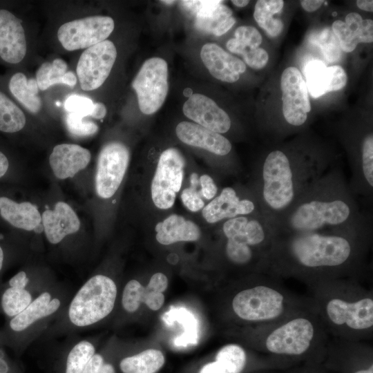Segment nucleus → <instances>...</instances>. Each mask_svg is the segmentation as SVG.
Wrapping results in <instances>:
<instances>
[{
    "label": "nucleus",
    "instance_id": "f257e3e1",
    "mask_svg": "<svg viewBox=\"0 0 373 373\" xmlns=\"http://www.w3.org/2000/svg\"><path fill=\"white\" fill-rule=\"evenodd\" d=\"M372 243V226L274 234L265 273L306 285L363 276Z\"/></svg>",
    "mask_w": 373,
    "mask_h": 373
},
{
    "label": "nucleus",
    "instance_id": "f03ea898",
    "mask_svg": "<svg viewBox=\"0 0 373 373\" xmlns=\"http://www.w3.org/2000/svg\"><path fill=\"white\" fill-rule=\"evenodd\" d=\"M372 224L361 210L343 169L334 166L296 203L271 224L274 234L334 231Z\"/></svg>",
    "mask_w": 373,
    "mask_h": 373
},
{
    "label": "nucleus",
    "instance_id": "7ed1b4c3",
    "mask_svg": "<svg viewBox=\"0 0 373 373\" xmlns=\"http://www.w3.org/2000/svg\"><path fill=\"white\" fill-rule=\"evenodd\" d=\"M334 166L332 159L316 153L270 151L253 174L251 190L262 216L274 224Z\"/></svg>",
    "mask_w": 373,
    "mask_h": 373
},
{
    "label": "nucleus",
    "instance_id": "20e7f679",
    "mask_svg": "<svg viewBox=\"0 0 373 373\" xmlns=\"http://www.w3.org/2000/svg\"><path fill=\"white\" fill-rule=\"evenodd\" d=\"M245 336L258 352L296 365L322 364L330 337L314 303L276 322L247 327Z\"/></svg>",
    "mask_w": 373,
    "mask_h": 373
},
{
    "label": "nucleus",
    "instance_id": "39448f33",
    "mask_svg": "<svg viewBox=\"0 0 373 373\" xmlns=\"http://www.w3.org/2000/svg\"><path fill=\"white\" fill-rule=\"evenodd\" d=\"M358 278L319 281L307 285L330 337L352 341L373 338V291Z\"/></svg>",
    "mask_w": 373,
    "mask_h": 373
},
{
    "label": "nucleus",
    "instance_id": "423d86ee",
    "mask_svg": "<svg viewBox=\"0 0 373 373\" xmlns=\"http://www.w3.org/2000/svg\"><path fill=\"white\" fill-rule=\"evenodd\" d=\"M46 23L41 42L56 54L76 53L102 42L115 30L114 19L82 1L43 3Z\"/></svg>",
    "mask_w": 373,
    "mask_h": 373
},
{
    "label": "nucleus",
    "instance_id": "0eeeda50",
    "mask_svg": "<svg viewBox=\"0 0 373 373\" xmlns=\"http://www.w3.org/2000/svg\"><path fill=\"white\" fill-rule=\"evenodd\" d=\"M230 298L229 309L236 321L254 327L276 322L313 305L309 297L289 290L282 279L266 274H249Z\"/></svg>",
    "mask_w": 373,
    "mask_h": 373
},
{
    "label": "nucleus",
    "instance_id": "6e6552de",
    "mask_svg": "<svg viewBox=\"0 0 373 373\" xmlns=\"http://www.w3.org/2000/svg\"><path fill=\"white\" fill-rule=\"evenodd\" d=\"M39 24L32 4L0 1V65L28 69L41 63Z\"/></svg>",
    "mask_w": 373,
    "mask_h": 373
},
{
    "label": "nucleus",
    "instance_id": "1a4fd4ad",
    "mask_svg": "<svg viewBox=\"0 0 373 373\" xmlns=\"http://www.w3.org/2000/svg\"><path fill=\"white\" fill-rule=\"evenodd\" d=\"M117 57V47L109 38L77 54L70 67L77 78L74 93L93 100L108 79Z\"/></svg>",
    "mask_w": 373,
    "mask_h": 373
},
{
    "label": "nucleus",
    "instance_id": "9d476101",
    "mask_svg": "<svg viewBox=\"0 0 373 373\" xmlns=\"http://www.w3.org/2000/svg\"><path fill=\"white\" fill-rule=\"evenodd\" d=\"M116 296L117 287L111 278L104 275L93 276L70 303V322L77 327H86L99 321L112 312Z\"/></svg>",
    "mask_w": 373,
    "mask_h": 373
},
{
    "label": "nucleus",
    "instance_id": "9b49d317",
    "mask_svg": "<svg viewBox=\"0 0 373 373\" xmlns=\"http://www.w3.org/2000/svg\"><path fill=\"white\" fill-rule=\"evenodd\" d=\"M168 66L160 57L146 60L131 82L140 111L145 115L157 112L164 104L168 91Z\"/></svg>",
    "mask_w": 373,
    "mask_h": 373
},
{
    "label": "nucleus",
    "instance_id": "f8f14e48",
    "mask_svg": "<svg viewBox=\"0 0 373 373\" xmlns=\"http://www.w3.org/2000/svg\"><path fill=\"white\" fill-rule=\"evenodd\" d=\"M322 365L336 373H373L372 345L329 337Z\"/></svg>",
    "mask_w": 373,
    "mask_h": 373
},
{
    "label": "nucleus",
    "instance_id": "ddd939ff",
    "mask_svg": "<svg viewBox=\"0 0 373 373\" xmlns=\"http://www.w3.org/2000/svg\"><path fill=\"white\" fill-rule=\"evenodd\" d=\"M185 160L177 149L169 148L160 155L151 182V194L153 204L160 209L173 207L180 191Z\"/></svg>",
    "mask_w": 373,
    "mask_h": 373
},
{
    "label": "nucleus",
    "instance_id": "4468645a",
    "mask_svg": "<svg viewBox=\"0 0 373 373\" xmlns=\"http://www.w3.org/2000/svg\"><path fill=\"white\" fill-rule=\"evenodd\" d=\"M0 77L12 97L32 119L47 117L55 111L28 69H6Z\"/></svg>",
    "mask_w": 373,
    "mask_h": 373
},
{
    "label": "nucleus",
    "instance_id": "2eb2a0df",
    "mask_svg": "<svg viewBox=\"0 0 373 373\" xmlns=\"http://www.w3.org/2000/svg\"><path fill=\"white\" fill-rule=\"evenodd\" d=\"M130 160L128 148L122 142L104 144L98 155L95 190L102 198L112 197L120 186Z\"/></svg>",
    "mask_w": 373,
    "mask_h": 373
},
{
    "label": "nucleus",
    "instance_id": "dca6fc26",
    "mask_svg": "<svg viewBox=\"0 0 373 373\" xmlns=\"http://www.w3.org/2000/svg\"><path fill=\"white\" fill-rule=\"evenodd\" d=\"M283 114L288 124L298 127L307 119L311 111L308 90L300 70L288 67L281 75Z\"/></svg>",
    "mask_w": 373,
    "mask_h": 373
},
{
    "label": "nucleus",
    "instance_id": "f3484780",
    "mask_svg": "<svg viewBox=\"0 0 373 373\" xmlns=\"http://www.w3.org/2000/svg\"><path fill=\"white\" fill-rule=\"evenodd\" d=\"M202 213L211 224L242 216H262L254 192L240 196L238 190L231 186L223 188L218 195L204 207Z\"/></svg>",
    "mask_w": 373,
    "mask_h": 373
},
{
    "label": "nucleus",
    "instance_id": "a211bd4d",
    "mask_svg": "<svg viewBox=\"0 0 373 373\" xmlns=\"http://www.w3.org/2000/svg\"><path fill=\"white\" fill-rule=\"evenodd\" d=\"M189 119L210 131L222 134L229 131L231 121L228 114L209 97L194 93L182 108Z\"/></svg>",
    "mask_w": 373,
    "mask_h": 373
},
{
    "label": "nucleus",
    "instance_id": "6ab92c4d",
    "mask_svg": "<svg viewBox=\"0 0 373 373\" xmlns=\"http://www.w3.org/2000/svg\"><path fill=\"white\" fill-rule=\"evenodd\" d=\"M304 73L307 90L314 98L342 89L347 81V74L341 66L327 67L318 59L309 61L305 67Z\"/></svg>",
    "mask_w": 373,
    "mask_h": 373
},
{
    "label": "nucleus",
    "instance_id": "aec40b11",
    "mask_svg": "<svg viewBox=\"0 0 373 373\" xmlns=\"http://www.w3.org/2000/svg\"><path fill=\"white\" fill-rule=\"evenodd\" d=\"M200 57L210 74L222 82L233 83L246 70V65L241 59L215 43L205 44L201 48Z\"/></svg>",
    "mask_w": 373,
    "mask_h": 373
},
{
    "label": "nucleus",
    "instance_id": "412c9836",
    "mask_svg": "<svg viewBox=\"0 0 373 373\" xmlns=\"http://www.w3.org/2000/svg\"><path fill=\"white\" fill-rule=\"evenodd\" d=\"M175 133L183 143L204 149L218 156L227 155L232 149L230 141L222 134L195 123L181 122L177 125Z\"/></svg>",
    "mask_w": 373,
    "mask_h": 373
},
{
    "label": "nucleus",
    "instance_id": "4be33fe9",
    "mask_svg": "<svg viewBox=\"0 0 373 373\" xmlns=\"http://www.w3.org/2000/svg\"><path fill=\"white\" fill-rule=\"evenodd\" d=\"M88 149L71 143L55 145L49 156V164L55 175L61 180L73 177L89 164Z\"/></svg>",
    "mask_w": 373,
    "mask_h": 373
},
{
    "label": "nucleus",
    "instance_id": "5701e85b",
    "mask_svg": "<svg viewBox=\"0 0 373 373\" xmlns=\"http://www.w3.org/2000/svg\"><path fill=\"white\" fill-rule=\"evenodd\" d=\"M44 232L52 244L60 242L66 236L76 233L80 227L79 219L64 202H58L53 209H46L41 216Z\"/></svg>",
    "mask_w": 373,
    "mask_h": 373
},
{
    "label": "nucleus",
    "instance_id": "b1692460",
    "mask_svg": "<svg viewBox=\"0 0 373 373\" xmlns=\"http://www.w3.org/2000/svg\"><path fill=\"white\" fill-rule=\"evenodd\" d=\"M35 78L41 93L55 87H64L75 93L77 78L68 64L61 57L42 60L35 72Z\"/></svg>",
    "mask_w": 373,
    "mask_h": 373
},
{
    "label": "nucleus",
    "instance_id": "393cba45",
    "mask_svg": "<svg viewBox=\"0 0 373 373\" xmlns=\"http://www.w3.org/2000/svg\"><path fill=\"white\" fill-rule=\"evenodd\" d=\"M222 1H181L183 7L195 17V26L200 30L213 35L218 27L232 17L231 10Z\"/></svg>",
    "mask_w": 373,
    "mask_h": 373
},
{
    "label": "nucleus",
    "instance_id": "a878e982",
    "mask_svg": "<svg viewBox=\"0 0 373 373\" xmlns=\"http://www.w3.org/2000/svg\"><path fill=\"white\" fill-rule=\"evenodd\" d=\"M156 240L164 245L181 241H195L200 237V229L193 221L172 214L155 226Z\"/></svg>",
    "mask_w": 373,
    "mask_h": 373
},
{
    "label": "nucleus",
    "instance_id": "bb28decb",
    "mask_svg": "<svg viewBox=\"0 0 373 373\" xmlns=\"http://www.w3.org/2000/svg\"><path fill=\"white\" fill-rule=\"evenodd\" d=\"M249 363V357L245 348L229 343L222 347L215 360L203 365L199 373H243Z\"/></svg>",
    "mask_w": 373,
    "mask_h": 373
},
{
    "label": "nucleus",
    "instance_id": "cd10ccee",
    "mask_svg": "<svg viewBox=\"0 0 373 373\" xmlns=\"http://www.w3.org/2000/svg\"><path fill=\"white\" fill-rule=\"evenodd\" d=\"M0 214L12 226L26 231L36 229L41 221L36 206L29 202L17 203L6 197H0Z\"/></svg>",
    "mask_w": 373,
    "mask_h": 373
},
{
    "label": "nucleus",
    "instance_id": "c85d7f7f",
    "mask_svg": "<svg viewBox=\"0 0 373 373\" xmlns=\"http://www.w3.org/2000/svg\"><path fill=\"white\" fill-rule=\"evenodd\" d=\"M31 119L12 97L0 77V132L18 134L26 129Z\"/></svg>",
    "mask_w": 373,
    "mask_h": 373
},
{
    "label": "nucleus",
    "instance_id": "c756f323",
    "mask_svg": "<svg viewBox=\"0 0 373 373\" xmlns=\"http://www.w3.org/2000/svg\"><path fill=\"white\" fill-rule=\"evenodd\" d=\"M60 306L58 298L51 300L48 292H44L20 314L11 318L9 327L11 330L19 332L27 329L37 320L48 316L55 313Z\"/></svg>",
    "mask_w": 373,
    "mask_h": 373
},
{
    "label": "nucleus",
    "instance_id": "7c9ffc66",
    "mask_svg": "<svg viewBox=\"0 0 373 373\" xmlns=\"http://www.w3.org/2000/svg\"><path fill=\"white\" fill-rule=\"evenodd\" d=\"M283 6L284 1L282 0H258L256 3L254 19L270 37L278 36L283 29V21L273 17L282 10Z\"/></svg>",
    "mask_w": 373,
    "mask_h": 373
},
{
    "label": "nucleus",
    "instance_id": "2f4dec72",
    "mask_svg": "<svg viewBox=\"0 0 373 373\" xmlns=\"http://www.w3.org/2000/svg\"><path fill=\"white\" fill-rule=\"evenodd\" d=\"M162 352L148 349L137 354L124 358L119 367L123 373H155L164 364Z\"/></svg>",
    "mask_w": 373,
    "mask_h": 373
},
{
    "label": "nucleus",
    "instance_id": "473e14b6",
    "mask_svg": "<svg viewBox=\"0 0 373 373\" xmlns=\"http://www.w3.org/2000/svg\"><path fill=\"white\" fill-rule=\"evenodd\" d=\"M168 286V279L162 273L153 274L146 287H140V302L144 303L151 310L161 308L164 302L163 291Z\"/></svg>",
    "mask_w": 373,
    "mask_h": 373
},
{
    "label": "nucleus",
    "instance_id": "72a5a7b5",
    "mask_svg": "<svg viewBox=\"0 0 373 373\" xmlns=\"http://www.w3.org/2000/svg\"><path fill=\"white\" fill-rule=\"evenodd\" d=\"M31 302L32 296L28 290L10 286L1 298L2 310L10 318L22 312Z\"/></svg>",
    "mask_w": 373,
    "mask_h": 373
},
{
    "label": "nucleus",
    "instance_id": "f704fd0d",
    "mask_svg": "<svg viewBox=\"0 0 373 373\" xmlns=\"http://www.w3.org/2000/svg\"><path fill=\"white\" fill-rule=\"evenodd\" d=\"M227 48L231 52L242 56L245 62L254 69L264 68L268 60L269 55L262 48H250L241 45L235 38L230 39L226 44Z\"/></svg>",
    "mask_w": 373,
    "mask_h": 373
},
{
    "label": "nucleus",
    "instance_id": "c9c22d12",
    "mask_svg": "<svg viewBox=\"0 0 373 373\" xmlns=\"http://www.w3.org/2000/svg\"><path fill=\"white\" fill-rule=\"evenodd\" d=\"M61 116L67 131L74 136L88 137L98 132V125L90 117L64 112Z\"/></svg>",
    "mask_w": 373,
    "mask_h": 373
},
{
    "label": "nucleus",
    "instance_id": "e433bc0d",
    "mask_svg": "<svg viewBox=\"0 0 373 373\" xmlns=\"http://www.w3.org/2000/svg\"><path fill=\"white\" fill-rule=\"evenodd\" d=\"M93 354L95 347L92 343L86 341L78 343L68 354L66 373H82Z\"/></svg>",
    "mask_w": 373,
    "mask_h": 373
},
{
    "label": "nucleus",
    "instance_id": "4c0bfd02",
    "mask_svg": "<svg viewBox=\"0 0 373 373\" xmlns=\"http://www.w3.org/2000/svg\"><path fill=\"white\" fill-rule=\"evenodd\" d=\"M316 42L320 46L323 56L328 61L336 62L341 59L340 44L332 29L323 30L317 35Z\"/></svg>",
    "mask_w": 373,
    "mask_h": 373
},
{
    "label": "nucleus",
    "instance_id": "58836bf2",
    "mask_svg": "<svg viewBox=\"0 0 373 373\" xmlns=\"http://www.w3.org/2000/svg\"><path fill=\"white\" fill-rule=\"evenodd\" d=\"M94 102L88 97L71 93L67 95L62 104V113H73L84 117L91 114Z\"/></svg>",
    "mask_w": 373,
    "mask_h": 373
},
{
    "label": "nucleus",
    "instance_id": "ea45409f",
    "mask_svg": "<svg viewBox=\"0 0 373 373\" xmlns=\"http://www.w3.org/2000/svg\"><path fill=\"white\" fill-rule=\"evenodd\" d=\"M332 28L343 51L350 52L356 48L358 44L356 35L344 21H335Z\"/></svg>",
    "mask_w": 373,
    "mask_h": 373
},
{
    "label": "nucleus",
    "instance_id": "a19ab883",
    "mask_svg": "<svg viewBox=\"0 0 373 373\" xmlns=\"http://www.w3.org/2000/svg\"><path fill=\"white\" fill-rule=\"evenodd\" d=\"M142 285L135 280H131L124 287L122 303L128 312H134L139 308L140 302V287Z\"/></svg>",
    "mask_w": 373,
    "mask_h": 373
},
{
    "label": "nucleus",
    "instance_id": "79ce46f5",
    "mask_svg": "<svg viewBox=\"0 0 373 373\" xmlns=\"http://www.w3.org/2000/svg\"><path fill=\"white\" fill-rule=\"evenodd\" d=\"M235 39L243 46L256 48L262 43V36L259 31L251 26L238 27L234 33Z\"/></svg>",
    "mask_w": 373,
    "mask_h": 373
},
{
    "label": "nucleus",
    "instance_id": "37998d69",
    "mask_svg": "<svg viewBox=\"0 0 373 373\" xmlns=\"http://www.w3.org/2000/svg\"><path fill=\"white\" fill-rule=\"evenodd\" d=\"M181 199L184 205L193 212H196L204 207V202L200 192L197 191V189L191 186L182 191Z\"/></svg>",
    "mask_w": 373,
    "mask_h": 373
},
{
    "label": "nucleus",
    "instance_id": "c03bdc74",
    "mask_svg": "<svg viewBox=\"0 0 373 373\" xmlns=\"http://www.w3.org/2000/svg\"><path fill=\"white\" fill-rule=\"evenodd\" d=\"M199 182L200 195L207 200L214 198L218 193V187L213 178L209 175L204 174L200 177Z\"/></svg>",
    "mask_w": 373,
    "mask_h": 373
},
{
    "label": "nucleus",
    "instance_id": "a18cd8bd",
    "mask_svg": "<svg viewBox=\"0 0 373 373\" xmlns=\"http://www.w3.org/2000/svg\"><path fill=\"white\" fill-rule=\"evenodd\" d=\"M278 373H329L322 364H299L286 370H280Z\"/></svg>",
    "mask_w": 373,
    "mask_h": 373
},
{
    "label": "nucleus",
    "instance_id": "49530a36",
    "mask_svg": "<svg viewBox=\"0 0 373 373\" xmlns=\"http://www.w3.org/2000/svg\"><path fill=\"white\" fill-rule=\"evenodd\" d=\"M357 40L359 43H372L373 41V21L363 19L357 34Z\"/></svg>",
    "mask_w": 373,
    "mask_h": 373
},
{
    "label": "nucleus",
    "instance_id": "de8ad7c7",
    "mask_svg": "<svg viewBox=\"0 0 373 373\" xmlns=\"http://www.w3.org/2000/svg\"><path fill=\"white\" fill-rule=\"evenodd\" d=\"M103 364V357L95 354L87 362L82 373H98Z\"/></svg>",
    "mask_w": 373,
    "mask_h": 373
},
{
    "label": "nucleus",
    "instance_id": "09e8293b",
    "mask_svg": "<svg viewBox=\"0 0 373 373\" xmlns=\"http://www.w3.org/2000/svg\"><path fill=\"white\" fill-rule=\"evenodd\" d=\"M28 281L29 279L28 278L26 272L21 271L18 272L10 279L8 285L10 287L25 289L28 283Z\"/></svg>",
    "mask_w": 373,
    "mask_h": 373
},
{
    "label": "nucleus",
    "instance_id": "8fccbe9b",
    "mask_svg": "<svg viewBox=\"0 0 373 373\" xmlns=\"http://www.w3.org/2000/svg\"><path fill=\"white\" fill-rule=\"evenodd\" d=\"M107 113V108L103 102H94L90 117L95 119H102Z\"/></svg>",
    "mask_w": 373,
    "mask_h": 373
},
{
    "label": "nucleus",
    "instance_id": "3c124183",
    "mask_svg": "<svg viewBox=\"0 0 373 373\" xmlns=\"http://www.w3.org/2000/svg\"><path fill=\"white\" fill-rule=\"evenodd\" d=\"M236 19L233 17H230L224 21L216 30L213 35L215 36H221L226 33L235 24Z\"/></svg>",
    "mask_w": 373,
    "mask_h": 373
},
{
    "label": "nucleus",
    "instance_id": "603ef678",
    "mask_svg": "<svg viewBox=\"0 0 373 373\" xmlns=\"http://www.w3.org/2000/svg\"><path fill=\"white\" fill-rule=\"evenodd\" d=\"M325 3L323 0H303L300 1L303 8L307 12H314Z\"/></svg>",
    "mask_w": 373,
    "mask_h": 373
},
{
    "label": "nucleus",
    "instance_id": "864d4df0",
    "mask_svg": "<svg viewBox=\"0 0 373 373\" xmlns=\"http://www.w3.org/2000/svg\"><path fill=\"white\" fill-rule=\"evenodd\" d=\"M9 166V161L6 155L0 150V178L7 172Z\"/></svg>",
    "mask_w": 373,
    "mask_h": 373
},
{
    "label": "nucleus",
    "instance_id": "5fc2aeb1",
    "mask_svg": "<svg viewBox=\"0 0 373 373\" xmlns=\"http://www.w3.org/2000/svg\"><path fill=\"white\" fill-rule=\"evenodd\" d=\"M356 5L361 10L371 12L373 11V1L372 0H358Z\"/></svg>",
    "mask_w": 373,
    "mask_h": 373
},
{
    "label": "nucleus",
    "instance_id": "6e6d98bb",
    "mask_svg": "<svg viewBox=\"0 0 373 373\" xmlns=\"http://www.w3.org/2000/svg\"><path fill=\"white\" fill-rule=\"evenodd\" d=\"M98 373H115V371L111 364L104 363Z\"/></svg>",
    "mask_w": 373,
    "mask_h": 373
},
{
    "label": "nucleus",
    "instance_id": "4d7b16f0",
    "mask_svg": "<svg viewBox=\"0 0 373 373\" xmlns=\"http://www.w3.org/2000/svg\"><path fill=\"white\" fill-rule=\"evenodd\" d=\"M191 186L197 189L200 184L198 174L193 173L190 177Z\"/></svg>",
    "mask_w": 373,
    "mask_h": 373
},
{
    "label": "nucleus",
    "instance_id": "13d9d810",
    "mask_svg": "<svg viewBox=\"0 0 373 373\" xmlns=\"http://www.w3.org/2000/svg\"><path fill=\"white\" fill-rule=\"evenodd\" d=\"M231 2L233 5L239 8H243L249 3L247 0H232Z\"/></svg>",
    "mask_w": 373,
    "mask_h": 373
},
{
    "label": "nucleus",
    "instance_id": "bf43d9fd",
    "mask_svg": "<svg viewBox=\"0 0 373 373\" xmlns=\"http://www.w3.org/2000/svg\"><path fill=\"white\" fill-rule=\"evenodd\" d=\"M4 254L1 247L0 246V271L3 267Z\"/></svg>",
    "mask_w": 373,
    "mask_h": 373
},
{
    "label": "nucleus",
    "instance_id": "052dcab7",
    "mask_svg": "<svg viewBox=\"0 0 373 373\" xmlns=\"http://www.w3.org/2000/svg\"><path fill=\"white\" fill-rule=\"evenodd\" d=\"M279 371L275 370H259L256 371V373H278Z\"/></svg>",
    "mask_w": 373,
    "mask_h": 373
},
{
    "label": "nucleus",
    "instance_id": "680f3d73",
    "mask_svg": "<svg viewBox=\"0 0 373 373\" xmlns=\"http://www.w3.org/2000/svg\"><path fill=\"white\" fill-rule=\"evenodd\" d=\"M161 2H163V3H165V4H169V5H170V4L174 3L175 1H166V0H165V1H161Z\"/></svg>",
    "mask_w": 373,
    "mask_h": 373
},
{
    "label": "nucleus",
    "instance_id": "e2e57ef3",
    "mask_svg": "<svg viewBox=\"0 0 373 373\" xmlns=\"http://www.w3.org/2000/svg\"><path fill=\"white\" fill-rule=\"evenodd\" d=\"M332 15H333V16H336V12H334Z\"/></svg>",
    "mask_w": 373,
    "mask_h": 373
}]
</instances>
